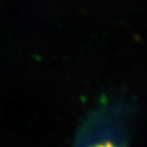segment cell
I'll use <instances>...</instances> for the list:
<instances>
[{
  "label": "cell",
  "instance_id": "obj_1",
  "mask_svg": "<svg viewBox=\"0 0 147 147\" xmlns=\"http://www.w3.org/2000/svg\"><path fill=\"white\" fill-rule=\"evenodd\" d=\"M97 147H114L113 145H112L111 144H101V145H98Z\"/></svg>",
  "mask_w": 147,
  "mask_h": 147
}]
</instances>
